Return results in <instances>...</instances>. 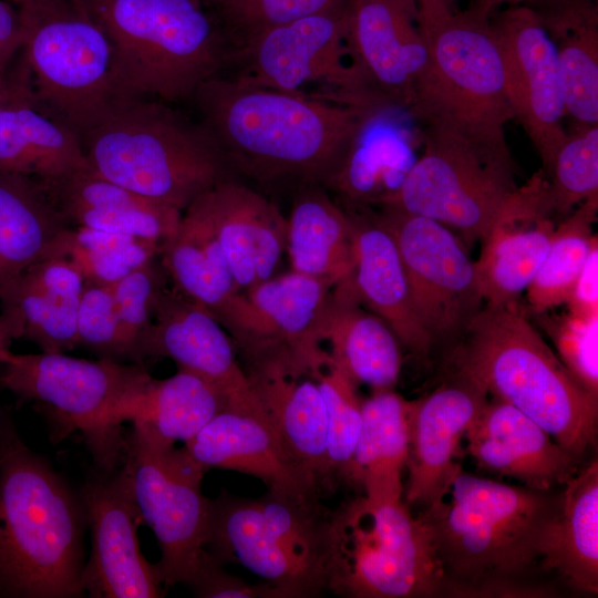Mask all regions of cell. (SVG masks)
Wrapping results in <instances>:
<instances>
[{
    "mask_svg": "<svg viewBox=\"0 0 598 598\" xmlns=\"http://www.w3.org/2000/svg\"><path fill=\"white\" fill-rule=\"evenodd\" d=\"M190 102L230 172L300 187L330 185L372 107L257 86L223 73L204 82Z\"/></svg>",
    "mask_w": 598,
    "mask_h": 598,
    "instance_id": "cell-1",
    "label": "cell"
},
{
    "mask_svg": "<svg viewBox=\"0 0 598 598\" xmlns=\"http://www.w3.org/2000/svg\"><path fill=\"white\" fill-rule=\"evenodd\" d=\"M558 496L461 473L445 497L417 516L429 535L443 596H548L526 577Z\"/></svg>",
    "mask_w": 598,
    "mask_h": 598,
    "instance_id": "cell-2",
    "label": "cell"
},
{
    "mask_svg": "<svg viewBox=\"0 0 598 598\" xmlns=\"http://www.w3.org/2000/svg\"><path fill=\"white\" fill-rule=\"evenodd\" d=\"M80 492L18 436L0 461V598L85 596Z\"/></svg>",
    "mask_w": 598,
    "mask_h": 598,
    "instance_id": "cell-3",
    "label": "cell"
},
{
    "mask_svg": "<svg viewBox=\"0 0 598 598\" xmlns=\"http://www.w3.org/2000/svg\"><path fill=\"white\" fill-rule=\"evenodd\" d=\"M447 359L494 399L535 421L577 461L595 444L598 398L574 380L519 302L484 305Z\"/></svg>",
    "mask_w": 598,
    "mask_h": 598,
    "instance_id": "cell-4",
    "label": "cell"
},
{
    "mask_svg": "<svg viewBox=\"0 0 598 598\" xmlns=\"http://www.w3.org/2000/svg\"><path fill=\"white\" fill-rule=\"evenodd\" d=\"M81 141L90 169L181 212L231 173L197 117L157 100L124 102Z\"/></svg>",
    "mask_w": 598,
    "mask_h": 598,
    "instance_id": "cell-5",
    "label": "cell"
},
{
    "mask_svg": "<svg viewBox=\"0 0 598 598\" xmlns=\"http://www.w3.org/2000/svg\"><path fill=\"white\" fill-rule=\"evenodd\" d=\"M492 14L476 4L417 12L427 61L408 110L424 131L503 150L514 113Z\"/></svg>",
    "mask_w": 598,
    "mask_h": 598,
    "instance_id": "cell-6",
    "label": "cell"
},
{
    "mask_svg": "<svg viewBox=\"0 0 598 598\" xmlns=\"http://www.w3.org/2000/svg\"><path fill=\"white\" fill-rule=\"evenodd\" d=\"M80 1L107 33L116 80L131 100L190 102L228 66L218 23L194 0Z\"/></svg>",
    "mask_w": 598,
    "mask_h": 598,
    "instance_id": "cell-7",
    "label": "cell"
},
{
    "mask_svg": "<svg viewBox=\"0 0 598 598\" xmlns=\"http://www.w3.org/2000/svg\"><path fill=\"white\" fill-rule=\"evenodd\" d=\"M330 516L319 498L221 491L209 499L204 550L223 566L241 565L286 598L318 597L328 591Z\"/></svg>",
    "mask_w": 598,
    "mask_h": 598,
    "instance_id": "cell-8",
    "label": "cell"
},
{
    "mask_svg": "<svg viewBox=\"0 0 598 598\" xmlns=\"http://www.w3.org/2000/svg\"><path fill=\"white\" fill-rule=\"evenodd\" d=\"M18 8L31 89L80 135L131 100L116 80L107 33L80 0H27Z\"/></svg>",
    "mask_w": 598,
    "mask_h": 598,
    "instance_id": "cell-9",
    "label": "cell"
},
{
    "mask_svg": "<svg viewBox=\"0 0 598 598\" xmlns=\"http://www.w3.org/2000/svg\"><path fill=\"white\" fill-rule=\"evenodd\" d=\"M328 591L350 598L443 596L427 532L409 505L361 494L331 514Z\"/></svg>",
    "mask_w": 598,
    "mask_h": 598,
    "instance_id": "cell-10",
    "label": "cell"
},
{
    "mask_svg": "<svg viewBox=\"0 0 598 598\" xmlns=\"http://www.w3.org/2000/svg\"><path fill=\"white\" fill-rule=\"evenodd\" d=\"M422 132V155L379 205L436 220L472 246L483 239L518 187L509 148Z\"/></svg>",
    "mask_w": 598,
    "mask_h": 598,
    "instance_id": "cell-11",
    "label": "cell"
},
{
    "mask_svg": "<svg viewBox=\"0 0 598 598\" xmlns=\"http://www.w3.org/2000/svg\"><path fill=\"white\" fill-rule=\"evenodd\" d=\"M347 3L260 33L230 52L223 74L360 109L385 102L351 62Z\"/></svg>",
    "mask_w": 598,
    "mask_h": 598,
    "instance_id": "cell-12",
    "label": "cell"
},
{
    "mask_svg": "<svg viewBox=\"0 0 598 598\" xmlns=\"http://www.w3.org/2000/svg\"><path fill=\"white\" fill-rule=\"evenodd\" d=\"M133 497L157 540L155 563L164 588L185 584L204 553L209 498L202 492L206 471L185 448L153 444L131 430L121 463Z\"/></svg>",
    "mask_w": 598,
    "mask_h": 598,
    "instance_id": "cell-13",
    "label": "cell"
},
{
    "mask_svg": "<svg viewBox=\"0 0 598 598\" xmlns=\"http://www.w3.org/2000/svg\"><path fill=\"white\" fill-rule=\"evenodd\" d=\"M148 374L144 364L64 353L8 351L0 357V388L18 405L33 404L49 425L51 442L81 431L89 448L114 406Z\"/></svg>",
    "mask_w": 598,
    "mask_h": 598,
    "instance_id": "cell-14",
    "label": "cell"
},
{
    "mask_svg": "<svg viewBox=\"0 0 598 598\" xmlns=\"http://www.w3.org/2000/svg\"><path fill=\"white\" fill-rule=\"evenodd\" d=\"M378 217L395 240L422 326L450 351L484 306L467 246L424 216L382 207Z\"/></svg>",
    "mask_w": 598,
    "mask_h": 598,
    "instance_id": "cell-15",
    "label": "cell"
},
{
    "mask_svg": "<svg viewBox=\"0 0 598 598\" xmlns=\"http://www.w3.org/2000/svg\"><path fill=\"white\" fill-rule=\"evenodd\" d=\"M91 535L82 584L91 598H157L165 592L155 564L141 551L144 524L127 475L120 464L96 467L80 489Z\"/></svg>",
    "mask_w": 598,
    "mask_h": 598,
    "instance_id": "cell-16",
    "label": "cell"
},
{
    "mask_svg": "<svg viewBox=\"0 0 598 598\" xmlns=\"http://www.w3.org/2000/svg\"><path fill=\"white\" fill-rule=\"evenodd\" d=\"M505 71L507 97L548 172L566 138V114L558 52L537 12L528 4H511L494 12Z\"/></svg>",
    "mask_w": 598,
    "mask_h": 598,
    "instance_id": "cell-17",
    "label": "cell"
},
{
    "mask_svg": "<svg viewBox=\"0 0 598 598\" xmlns=\"http://www.w3.org/2000/svg\"><path fill=\"white\" fill-rule=\"evenodd\" d=\"M452 374L426 395L409 401V448L404 503L423 508L442 501L461 473V442L488 401L470 375Z\"/></svg>",
    "mask_w": 598,
    "mask_h": 598,
    "instance_id": "cell-18",
    "label": "cell"
},
{
    "mask_svg": "<svg viewBox=\"0 0 598 598\" xmlns=\"http://www.w3.org/2000/svg\"><path fill=\"white\" fill-rule=\"evenodd\" d=\"M227 399L205 379L178 369L166 379L150 374L126 393L104 421L96 442L90 448L96 467L114 468L123 457L121 425L131 422V431L163 446L187 443Z\"/></svg>",
    "mask_w": 598,
    "mask_h": 598,
    "instance_id": "cell-19",
    "label": "cell"
},
{
    "mask_svg": "<svg viewBox=\"0 0 598 598\" xmlns=\"http://www.w3.org/2000/svg\"><path fill=\"white\" fill-rule=\"evenodd\" d=\"M159 358H169L177 369L205 379L228 404L256 399L225 328L209 311L174 288L161 292L152 323L135 344L130 361L144 364Z\"/></svg>",
    "mask_w": 598,
    "mask_h": 598,
    "instance_id": "cell-20",
    "label": "cell"
},
{
    "mask_svg": "<svg viewBox=\"0 0 598 598\" xmlns=\"http://www.w3.org/2000/svg\"><path fill=\"white\" fill-rule=\"evenodd\" d=\"M331 288L290 271L240 291L219 323L247 359L276 352L307 358Z\"/></svg>",
    "mask_w": 598,
    "mask_h": 598,
    "instance_id": "cell-21",
    "label": "cell"
},
{
    "mask_svg": "<svg viewBox=\"0 0 598 598\" xmlns=\"http://www.w3.org/2000/svg\"><path fill=\"white\" fill-rule=\"evenodd\" d=\"M352 64L383 101L409 109L427 61L415 0H348Z\"/></svg>",
    "mask_w": 598,
    "mask_h": 598,
    "instance_id": "cell-22",
    "label": "cell"
},
{
    "mask_svg": "<svg viewBox=\"0 0 598 598\" xmlns=\"http://www.w3.org/2000/svg\"><path fill=\"white\" fill-rule=\"evenodd\" d=\"M543 172L505 200L483 237L475 268L484 305L518 302L540 267L555 224Z\"/></svg>",
    "mask_w": 598,
    "mask_h": 598,
    "instance_id": "cell-23",
    "label": "cell"
},
{
    "mask_svg": "<svg viewBox=\"0 0 598 598\" xmlns=\"http://www.w3.org/2000/svg\"><path fill=\"white\" fill-rule=\"evenodd\" d=\"M183 447L206 472L236 471L259 478L270 492L298 498L320 496L317 483L283 447L257 398L228 404Z\"/></svg>",
    "mask_w": 598,
    "mask_h": 598,
    "instance_id": "cell-24",
    "label": "cell"
},
{
    "mask_svg": "<svg viewBox=\"0 0 598 598\" xmlns=\"http://www.w3.org/2000/svg\"><path fill=\"white\" fill-rule=\"evenodd\" d=\"M247 365L251 389L286 451L321 492L331 488L326 408L309 365L288 352L247 359Z\"/></svg>",
    "mask_w": 598,
    "mask_h": 598,
    "instance_id": "cell-25",
    "label": "cell"
},
{
    "mask_svg": "<svg viewBox=\"0 0 598 598\" xmlns=\"http://www.w3.org/2000/svg\"><path fill=\"white\" fill-rule=\"evenodd\" d=\"M193 204L212 227L241 291L272 277L287 235V218L276 204L230 177Z\"/></svg>",
    "mask_w": 598,
    "mask_h": 598,
    "instance_id": "cell-26",
    "label": "cell"
},
{
    "mask_svg": "<svg viewBox=\"0 0 598 598\" xmlns=\"http://www.w3.org/2000/svg\"><path fill=\"white\" fill-rule=\"evenodd\" d=\"M464 440L477 466L532 489L550 491L578 471L577 460L540 425L494 398L484 405Z\"/></svg>",
    "mask_w": 598,
    "mask_h": 598,
    "instance_id": "cell-27",
    "label": "cell"
},
{
    "mask_svg": "<svg viewBox=\"0 0 598 598\" xmlns=\"http://www.w3.org/2000/svg\"><path fill=\"white\" fill-rule=\"evenodd\" d=\"M35 179L69 227L124 234L162 245L182 219L183 212L127 189L87 165Z\"/></svg>",
    "mask_w": 598,
    "mask_h": 598,
    "instance_id": "cell-28",
    "label": "cell"
},
{
    "mask_svg": "<svg viewBox=\"0 0 598 598\" xmlns=\"http://www.w3.org/2000/svg\"><path fill=\"white\" fill-rule=\"evenodd\" d=\"M317 347L358 386L393 389L402 369L401 342L363 308L352 278L331 288L317 330Z\"/></svg>",
    "mask_w": 598,
    "mask_h": 598,
    "instance_id": "cell-29",
    "label": "cell"
},
{
    "mask_svg": "<svg viewBox=\"0 0 598 598\" xmlns=\"http://www.w3.org/2000/svg\"><path fill=\"white\" fill-rule=\"evenodd\" d=\"M401 105L382 102L370 107L329 187L350 205L377 203L394 192L414 164L423 132Z\"/></svg>",
    "mask_w": 598,
    "mask_h": 598,
    "instance_id": "cell-30",
    "label": "cell"
},
{
    "mask_svg": "<svg viewBox=\"0 0 598 598\" xmlns=\"http://www.w3.org/2000/svg\"><path fill=\"white\" fill-rule=\"evenodd\" d=\"M347 212L353 226V282L361 302L391 328L402 346L427 358L434 344L414 309L391 231L378 215Z\"/></svg>",
    "mask_w": 598,
    "mask_h": 598,
    "instance_id": "cell-31",
    "label": "cell"
},
{
    "mask_svg": "<svg viewBox=\"0 0 598 598\" xmlns=\"http://www.w3.org/2000/svg\"><path fill=\"white\" fill-rule=\"evenodd\" d=\"M84 283L68 258L50 254L2 291L0 306L17 316L21 338L41 352L64 353L76 348V315Z\"/></svg>",
    "mask_w": 598,
    "mask_h": 598,
    "instance_id": "cell-32",
    "label": "cell"
},
{
    "mask_svg": "<svg viewBox=\"0 0 598 598\" xmlns=\"http://www.w3.org/2000/svg\"><path fill=\"white\" fill-rule=\"evenodd\" d=\"M84 166L81 135L38 99L27 78L0 106V169L45 178Z\"/></svg>",
    "mask_w": 598,
    "mask_h": 598,
    "instance_id": "cell-33",
    "label": "cell"
},
{
    "mask_svg": "<svg viewBox=\"0 0 598 598\" xmlns=\"http://www.w3.org/2000/svg\"><path fill=\"white\" fill-rule=\"evenodd\" d=\"M559 494L539 543V567L571 588L598 592V462L577 471Z\"/></svg>",
    "mask_w": 598,
    "mask_h": 598,
    "instance_id": "cell-34",
    "label": "cell"
},
{
    "mask_svg": "<svg viewBox=\"0 0 598 598\" xmlns=\"http://www.w3.org/2000/svg\"><path fill=\"white\" fill-rule=\"evenodd\" d=\"M361 426L346 482L374 502L403 497L409 448V401L393 389L361 401Z\"/></svg>",
    "mask_w": 598,
    "mask_h": 598,
    "instance_id": "cell-35",
    "label": "cell"
},
{
    "mask_svg": "<svg viewBox=\"0 0 598 598\" xmlns=\"http://www.w3.org/2000/svg\"><path fill=\"white\" fill-rule=\"evenodd\" d=\"M286 249L292 271L316 278L330 288L352 278V221L323 186L300 187L287 218Z\"/></svg>",
    "mask_w": 598,
    "mask_h": 598,
    "instance_id": "cell-36",
    "label": "cell"
},
{
    "mask_svg": "<svg viewBox=\"0 0 598 598\" xmlns=\"http://www.w3.org/2000/svg\"><path fill=\"white\" fill-rule=\"evenodd\" d=\"M556 44L565 111L578 124H598L597 0H532Z\"/></svg>",
    "mask_w": 598,
    "mask_h": 598,
    "instance_id": "cell-37",
    "label": "cell"
},
{
    "mask_svg": "<svg viewBox=\"0 0 598 598\" xmlns=\"http://www.w3.org/2000/svg\"><path fill=\"white\" fill-rule=\"evenodd\" d=\"M158 257L174 289L218 322L241 291L212 227L193 203L175 234L162 243Z\"/></svg>",
    "mask_w": 598,
    "mask_h": 598,
    "instance_id": "cell-38",
    "label": "cell"
},
{
    "mask_svg": "<svg viewBox=\"0 0 598 598\" xmlns=\"http://www.w3.org/2000/svg\"><path fill=\"white\" fill-rule=\"evenodd\" d=\"M69 228L35 178L0 169V295Z\"/></svg>",
    "mask_w": 598,
    "mask_h": 598,
    "instance_id": "cell-39",
    "label": "cell"
},
{
    "mask_svg": "<svg viewBox=\"0 0 598 598\" xmlns=\"http://www.w3.org/2000/svg\"><path fill=\"white\" fill-rule=\"evenodd\" d=\"M597 210L598 196L590 197L555 227L549 249L526 289L534 315L567 302L591 248L598 243L592 233Z\"/></svg>",
    "mask_w": 598,
    "mask_h": 598,
    "instance_id": "cell-40",
    "label": "cell"
},
{
    "mask_svg": "<svg viewBox=\"0 0 598 598\" xmlns=\"http://www.w3.org/2000/svg\"><path fill=\"white\" fill-rule=\"evenodd\" d=\"M161 244L105 230L69 227L52 254L68 258L86 282L114 285L158 256Z\"/></svg>",
    "mask_w": 598,
    "mask_h": 598,
    "instance_id": "cell-41",
    "label": "cell"
},
{
    "mask_svg": "<svg viewBox=\"0 0 598 598\" xmlns=\"http://www.w3.org/2000/svg\"><path fill=\"white\" fill-rule=\"evenodd\" d=\"M321 392L327 416V467L331 488L346 482L361 426L357 385L316 348L307 360Z\"/></svg>",
    "mask_w": 598,
    "mask_h": 598,
    "instance_id": "cell-42",
    "label": "cell"
},
{
    "mask_svg": "<svg viewBox=\"0 0 598 598\" xmlns=\"http://www.w3.org/2000/svg\"><path fill=\"white\" fill-rule=\"evenodd\" d=\"M579 126L567 133L546 173L547 197L554 213L567 214L598 196V124Z\"/></svg>",
    "mask_w": 598,
    "mask_h": 598,
    "instance_id": "cell-43",
    "label": "cell"
},
{
    "mask_svg": "<svg viewBox=\"0 0 598 598\" xmlns=\"http://www.w3.org/2000/svg\"><path fill=\"white\" fill-rule=\"evenodd\" d=\"M348 0H220L207 10L218 23L229 51L260 33L333 10Z\"/></svg>",
    "mask_w": 598,
    "mask_h": 598,
    "instance_id": "cell-44",
    "label": "cell"
},
{
    "mask_svg": "<svg viewBox=\"0 0 598 598\" xmlns=\"http://www.w3.org/2000/svg\"><path fill=\"white\" fill-rule=\"evenodd\" d=\"M536 316L569 374L585 391L598 398V316L585 318L569 312Z\"/></svg>",
    "mask_w": 598,
    "mask_h": 598,
    "instance_id": "cell-45",
    "label": "cell"
},
{
    "mask_svg": "<svg viewBox=\"0 0 598 598\" xmlns=\"http://www.w3.org/2000/svg\"><path fill=\"white\" fill-rule=\"evenodd\" d=\"M157 257L132 270L113 285L121 342L125 359L152 323L155 306L168 277Z\"/></svg>",
    "mask_w": 598,
    "mask_h": 598,
    "instance_id": "cell-46",
    "label": "cell"
},
{
    "mask_svg": "<svg viewBox=\"0 0 598 598\" xmlns=\"http://www.w3.org/2000/svg\"><path fill=\"white\" fill-rule=\"evenodd\" d=\"M76 347L99 359L124 362L113 285L84 283L76 315Z\"/></svg>",
    "mask_w": 598,
    "mask_h": 598,
    "instance_id": "cell-47",
    "label": "cell"
},
{
    "mask_svg": "<svg viewBox=\"0 0 598 598\" xmlns=\"http://www.w3.org/2000/svg\"><path fill=\"white\" fill-rule=\"evenodd\" d=\"M184 585L193 596L199 598H286L279 589L267 582L252 584L229 574L205 550Z\"/></svg>",
    "mask_w": 598,
    "mask_h": 598,
    "instance_id": "cell-48",
    "label": "cell"
},
{
    "mask_svg": "<svg viewBox=\"0 0 598 598\" xmlns=\"http://www.w3.org/2000/svg\"><path fill=\"white\" fill-rule=\"evenodd\" d=\"M566 303L571 315L598 316V243L591 248Z\"/></svg>",
    "mask_w": 598,
    "mask_h": 598,
    "instance_id": "cell-49",
    "label": "cell"
},
{
    "mask_svg": "<svg viewBox=\"0 0 598 598\" xmlns=\"http://www.w3.org/2000/svg\"><path fill=\"white\" fill-rule=\"evenodd\" d=\"M23 44V23L19 8L8 0H0V74L11 63Z\"/></svg>",
    "mask_w": 598,
    "mask_h": 598,
    "instance_id": "cell-50",
    "label": "cell"
},
{
    "mask_svg": "<svg viewBox=\"0 0 598 598\" xmlns=\"http://www.w3.org/2000/svg\"><path fill=\"white\" fill-rule=\"evenodd\" d=\"M22 334L20 322L11 311L0 310V357L10 351L13 340L20 339Z\"/></svg>",
    "mask_w": 598,
    "mask_h": 598,
    "instance_id": "cell-51",
    "label": "cell"
},
{
    "mask_svg": "<svg viewBox=\"0 0 598 598\" xmlns=\"http://www.w3.org/2000/svg\"><path fill=\"white\" fill-rule=\"evenodd\" d=\"M18 436L12 409L0 400V461Z\"/></svg>",
    "mask_w": 598,
    "mask_h": 598,
    "instance_id": "cell-52",
    "label": "cell"
},
{
    "mask_svg": "<svg viewBox=\"0 0 598 598\" xmlns=\"http://www.w3.org/2000/svg\"><path fill=\"white\" fill-rule=\"evenodd\" d=\"M25 80L24 68L12 79L7 78L4 73L0 74V106L17 93Z\"/></svg>",
    "mask_w": 598,
    "mask_h": 598,
    "instance_id": "cell-53",
    "label": "cell"
},
{
    "mask_svg": "<svg viewBox=\"0 0 598 598\" xmlns=\"http://www.w3.org/2000/svg\"><path fill=\"white\" fill-rule=\"evenodd\" d=\"M419 13H431L442 10H454L455 0H415Z\"/></svg>",
    "mask_w": 598,
    "mask_h": 598,
    "instance_id": "cell-54",
    "label": "cell"
},
{
    "mask_svg": "<svg viewBox=\"0 0 598 598\" xmlns=\"http://www.w3.org/2000/svg\"><path fill=\"white\" fill-rule=\"evenodd\" d=\"M529 1L532 0H476L474 4L487 10L491 13H494L496 7L503 3H508L511 6V4H518L522 2H529Z\"/></svg>",
    "mask_w": 598,
    "mask_h": 598,
    "instance_id": "cell-55",
    "label": "cell"
},
{
    "mask_svg": "<svg viewBox=\"0 0 598 598\" xmlns=\"http://www.w3.org/2000/svg\"><path fill=\"white\" fill-rule=\"evenodd\" d=\"M194 1L198 2L199 4L208 9L220 0H194Z\"/></svg>",
    "mask_w": 598,
    "mask_h": 598,
    "instance_id": "cell-56",
    "label": "cell"
},
{
    "mask_svg": "<svg viewBox=\"0 0 598 598\" xmlns=\"http://www.w3.org/2000/svg\"><path fill=\"white\" fill-rule=\"evenodd\" d=\"M10 1L11 3L16 4L17 7H19L20 4H22L24 1L27 0H8Z\"/></svg>",
    "mask_w": 598,
    "mask_h": 598,
    "instance_id": "cell-57",
    "label": "cell"
}]
</instances>
